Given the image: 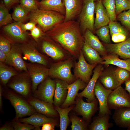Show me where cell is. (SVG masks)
<instances>
[{
	"mask_svg": "<svg viewBox=\"0 0 130 130\" xmlns=\"http://www.w3.org/2000/svg\"><path fill=\"white\" fill-rule=\"evenodd\" d=\"M109 26H102L96 31L95 32L100 39L105 43L110 44L111 40L109 34Z\"/></svg>",
	"mask_w": 130,
	"mask_h": 130,
	"instance_id": "cell-39",
	"label": "cell"
},
{
	"mask_svg": "<svg viewBox=\"0 0 130 130\" xmlns=\"http://www.w3.org/2000/svg\"><path fill=\"white\" fill-rule=\"evenodd\" d=\"M56 88L54 95L53 104L55 106L60 107L65 100L67 93L68 84L60 79L55 78Z\"/></svg>",
	"mask_w": 130,
	"mask_h": 130,
	"instance_id": "cell-25",
	"label": "cell"
},
{
	"mask_svg": "<svg viewBox=\"0 0 130 130\" xmlns=\"http://www.w3.org/2000/svg\"><path fill=\"white\" fill-rule=\"evenodd\" d=\"M5 63L18 70L24 71L28 72L26 64L22 58L20 46L13 45L12 46Z\"/></svg>",
	"mask_w": 130,
	"mask_h": 130,
	"instance_id": "cell-14",
	"label": "cell"
},
{
	"mask_svg": "<svg viewBox=\"0 0 130 130\" xmlns=\"http://www.w3.org/2000/svg\"><path fill=\"white\" fill-rule=\"evenodd\" d=\"M20 122L33 126L36 129L40 130L39 127L47 123H56L53 119L40 113H34L27 118L19 119Z\"/></svg>",
	"mask_w": 130,
	"mask_h": 130,
	"instance_id": "cell-27",
	"label": "cell"
},
{
	"mask_svg": "<svg viewBox=\"0 0 130 130\" xmlns=\"http://www.w3.org/2000/svg\"><path fill=\"white\" fill-rule=\"evenodd\" d=\"M102 2L108 14L110 21H115L116 16L115 0H103Z\"/></svg>",
	"mask_w": 130,
	"mask_h": 130,
	"instance_id": "cell-38",
	"label": "cell"
},
{
	"mask_svg": "<svg viewBox=\"0 0 130 130\" xmlns=\"http://www.w3.org/2000/svg\"><path fill=\"white\" fill-rule=\"evenodd\" d=\"M13 126L15 130H30L35 128L32 125L24 123H21L17 121L14 122Z\"/></svg>",
	"mask_w": 130,
	"mask_h": 130,
	"instance_id": "cell-45",
	"label": "cell"
},
{
	"mask_svg": "<svg viewBox=\"0 0 130 130\" xmlns=\"http://www.w3.org/2000/svg\"><path fill=\"white\" fill-rule=\"evenodd\" d=\"M127 130H130V128H128L127 129Z\"/></svg>",
	"mask_w": 130,
	"mask_h": 130,
	"instance_id": "cell-57",
	"label": "cell"
},
{
	"mask_svg": "<svg viewBox=\"0 0 130 130\" xmlns=\"http://www.w3.org/2000/svg\"><path fill=\"white\" fill-rule=\"evenodd\" d=\"M0 130H14L13 126L6 124L4 125L0 128Z\"/></svg>",
	"mask_w": 130,
	"mask_h": 130,
	"instance_id": "cell-53",
	"label": "cell"
},
{
	"mask_svg": "<svg viewBox=\"0 0 130 130\" xmlns=\"http://www.w3.org/2000/svg\"><path fill=\"white\" fill-rule=\"evenodd\" d=\"M95 0H83V7L79 15L81 31L84 32L87 29L94 32Z\"/></svg>",
	"mask_w": 130,
	"mask_h": 130,
	"instance_id": "cell-5",
	"label": "cell"
},
{
	"mask_svg": "<svg viewBox=\"0 0 130 130\" xmlns=\"http://www.w3.org/2000/svg\"><path fill=\"white\" fill-rule=\"evenodd\" d=\"M37 24L35 22L30 21L29 22L26 23H22L21 26L23 30L25 31L31 30L36 26Z\"/></svg>",
	"mask_w": 130,
	"mask_h": 130,
	"instance_id": "cell-48",
	"label": "cell"
},
{
	"mask_svg": "<svg viewBox=\"0 0 130 130\" xmlns=\"http://www.w3.org/2000/svg\"><path fill=\"white\" fill-rule=\"evenodd\" d=\"M4 62H0V78L4 85H6L12 77L17 75L14 70L6 65Z\"/></svg>",
	"mask_w": 130,
	"mask_h": 130,
	"instance_id": "cell-33",
	"label": "cell"
},
{
	"mask_svg": "<svg viewBox=\"0 0 130 130\" xmlns=\"http://www.w3.org/2000/svg\"><path fill=\"white\" fill-rule=\"evenodd\" d=\"M128 17L127 25L126 27L128 30L130 31V9L128 11Z\"/></svg>",
	"mask_w": 130,
	"mask_h": 130,
	"instance_id": "cell-54",
	"label": "cell"
},
{
	"mask_svg": "<svg viewBox=\"0 0 130 130\" xmlns=\"http://www.w3.org/2000/svg\"><path fill=\"white\" fill-rule=\"evenodd\" d=\"M8 10L1 0L0 4V27L11 23L13 19Z\"/></svg>",
	"mask_w": 130,
	"mask_h": 130,
	"instance_id": "cell-35",
	"label": "cell"
},
{
	"mask_svg": "<svg viewBox=\"0 0 130 130\" xmlns=\"http://www.w3.org/2000/svg\"><path fill=\"white\" fill-rule=\"evenodd\" d=\"M110 115L107 114L102 117L98 116L94 118L92 123L88 127L91 130H107L113 126L109 121Z\"/></svg>",
	"mask_w": 130,
	"mask_h": 130,
	"instance_id": "cell-31",
	"label": "cell"
},
{
	"mask_svg": "<svg viewBox=\"0 0 130 130\" xmlns=\"http://www.w3.org/2000/svg\"><path fill=\"white\" fill-rule=\"evenodd\" d=\"M108 26L111 36L114 34H122L129 37L130 34L128 31L119 23L115 21H110Z\"/></svg>",
	"mask_w": 130,
	"mask_h": 130,
	"instance_id": "cell-37",
	"label": "cell"
},
{
	"mask_svg": "<svg viewBox=\"0 0 130 130\" xmlns=\"http://www.w3.org/2000/svg\"><path fill=\"white\" fill-rule=\"evenodd\" d=\"M22 23L15 21L5 26L3 31L11 42L23 44L27 42L29 33L24 30L21 26Z\"/></svg>",
	"mask_w": 130,
	"mask_h": 130,
	"instance_id": "cell-11",
	"label": "cell"
},
{
	"mask_svg": "<svg viewBox=\"0 0 130 130\" xmlns=\"http://www.w3.org/2000/svg\"><path fill=\"white\" fill-rule=\"evenodd\" d=\"M12 46L11 42L7 38L0 36V51L7 54L10 51Z\"/></svg>",
	"mask_w": 130,
	"mask_h": 130,
	"instance_id": "cell-43",
	"label": "cell"
},
{
	"mask_svg": "<svg viewBox=\"0 0 130 130\" xmlns=\"http://www.w3.org/2000/svg\"><path fill=\"white\" fill-rule=\"evenodd\" d=\"M7 98L10 101L16 112L15 119L34 113V108L29 104L15 94L8 92L6 94Z\"/></svg>",
	"mask_w": 130,
	"mask_h": 130,
	"instance_id": "cell-8",
	"label": "cell"
},
{
	"mask_svg": "<svg viewBox=\"0 0 130 130\" xmlns=\"http://www.w3.org/2000/svg\"><path fill=\"white\" fill-rule=\"evenodd\" d=\"M111 36L112 40L116 43L122 42L128 38L126 36L122 34H114Z\"/></svg>",
	"mask_w": 130,
	"mask_h": 130,
	"instance_id": "cell-47",
	"label": "cell"
},
{
	"mask_svg": "<svg viewBox=\"0 0 130 130\" xmlns=\"http://www.w3.org/2000/svg\"><path fill=\"white\" fill-rule=\"evenodd\" d=\"M78 59V62L75 61L73 67L74 75L77 79L79 78L87 84L91 79L93 70L98 64L88 63L82 50Z\"/></svg>",
	"mask_w": 130,
	"mask_h": 130,
	"instance_id": "cell-7",
	"label": "cell"
},
{
	"mask_svg": "<svg viewBox=\"0 0 130 130\" xmlns=\"http://www.w3.org/2000/svg\"><path fill=\"white\" fill-rule=\"evenodd\" d=\"M29 20L34 21L44 32L64 22L65 15L55 11L38 9L29 13Z\"/></svg>",
	"mask_w": 130,
	"mask_h": 130,
	"instance_id": "cell-2",
	"label": "cell"
},
{
	"mask_svg": "<svg viewBox=\"0 0 130 130\" xmlns=\"http://www.w3.org/2000/svg\"><path fill=\"white\" fill-rule=\"evenodd\" d=\"M45 33L38 25L36 26L30 31L29 35L31 36L36 42L38 41L40 39L44 36Z\"/></svg>",
	"mask_w": 130,
	"mask_h": 130,
	"instance_id": "cell-44",
	"label": "cell"
},
{
	"mask_svg": "<svg viewBox=\"0 0 130 130\" xmlns=\"http://www.w3.org/2000/svg\"><path fill=\"white\" fill-rule=\"evenodd\" d=\"M115 69L110 67L104 69L98 79L105 88L112 90L121 85L116 78Z\"/></svg>",
	"mask_w": 130,
	"mask_h": 130,
	"instance_id": "cell-19",
	"label": "cell"
},
{
	"mask_svg": "<svg viewBox=\"0 0 130 130\" xmlns=\"http://www.w3.org/2000/svg\"><path fill=\"white\" fill-rule=\"evenodd\" d=\"M128 14V11H124L123 12L119 14L117 17V20L125 27L127 25Z\"/></svg>",
	"mask_w": 130,
	"mask_h": 130,
	"instance_id": "cell-46",
	"label": "cell"
},
{
	"mask_svg": "<svg viewBox=\"0 0 130 130\" xmlns=\"http://www.w3.org/2000/svg\"><path fill=\"white\" fill-rule=\"evenodd\" d=\"M72 125V130H86L88 129L87 122L83 119L78 117L75 114L71 116L70 118Z\"/></svg>",
	"mask_w": 130,
	"mask_h": 130,
	"instance_id": "cell-36",
	"label": "cell"
},
{
	"mask_svg": "<svg viewBox=\"0 0 130 130\" xmlns=\"http://www.w3.org/2000/svg\"><path fill=\"white\" fill-rule=\"evenodd\" d=\"M108 54L119 56L124 59H130V36L125 41L115 44H103Z\"/></svg>",
	"mask_w": 130,
	"mask_h": 130,
	"instance_id": "cell-17",
	"label": "cell"
},
{
	"mask_svg": "<svg viewBox=\"0 0 130 130\" xmlns=\"http://www.w3.org/2000/svg\"><path fill=\"white\" fill-rule=\"evenodd\" d=\"M56 123H47L42 125V130H54Z\"/></svg>",
	"mask_w": 130,
	"mask_h": 130,
	"instance_id": "cell-50",
	"label": "cell"
},
{
	"mask_svg": "<svg viewBox=\"0 0 130 130\" xmlns=\"http://www.w3.org/2000/svg\"><path fill=\"white\" fill-rule=\"evenodd\" d=\"M6 7L10 9L14 4L20 3V0H3Z\"/></svg>",
	"mask_w": 130,
	"mask_h": 130,
	"instance_id": "cell-49",
	"label": "cell"
},
{
	"mask_svg": "<svg viewBox=\"0 0 130 130\" xmlns=\"http://www.w3.org/2000/svg\"><path fill=\"white\" fill-rule=\"evenodd\" d=\"M118 57L115 54H108L106 56L102 57L104 61L101 64L106 65L109 64L114 65L125 69L130 72V59L122 60Z\"/></svg>",
	"mask_w": 130,
	"mask_h": 130,
	"instance_id": "cell-30",
	"label": "cell"
},
{
	"mask_svg": "<svg viewBox=\"0 0 130 130\" xmlns=\"http://www.w3.org/2000/svg\"><path fill=\"white\" fill-rule=\"evenodd\" d=\"M27 75L18 76L10 83L9 87L18 93L24 96L28 94L30 90V83Z\"/></svg>",
	"mask_w": 130,
	"mask_h": 130,
	"instance_id": "cell-22",
	"label": "cell"
},
{
	"mask_svg": "<svg viewBox=\"0 0 130 130\" xmlns=\"http://www.w3.org/2000/svg\"><path fill=\"white\" fill-rule=\"evenodd\" d=\"M107 104L110 110H115L124 107H130V96L120 85L110 94Z\"/></svg>",
	"mask_w": 130,
	"mask_h": 130,
	"instance_id": "cell-6",
	"label": "cell"
},
{
	"mask_svg": "<svg viewBox=\"0 0 130 130\" xmlns=\"http://www.w3.org/2000/svg\"><path fill=\"white\" fill-rule=\"evenodd\" d=\"M102 0H95V1H102Z\"/></svg>",
	"mask_w": 130,
	"mask_h": 130,
	"instance_id": "cell-56",
	"label": "cell"
},
{
	"mask_svg": "<svg viewBox=\"0 0 130 130\" xmlns=\"http://www.w3.org/2000/svg\"><path fill=\"white\" fill-rule=\"evenodd\" d=\"M7 54L4 52L0 51V61L2 62H5L7 57Z\"/></svg>",
	"mask_w": 130,
	"mask_h": 130,
	"instance_id": "cell-51",
	"label": "cell"
},
{
	"mask_svg": "<svg viewBox=\"0 0 130 130\" xmlns=\"http://www.w3.org/2000/svg\"><path fill=\"white\" fill-rule=\"evenodd\" d=\"M82 51L85 60L89 64H101L104 61L98 52L84 42Z\"/></svg>",
	"mask_w": 130,
	"mask_h": 130,
	"instance_id": "cell-29",
	"label": "cell"
},
{
	"mask_svg": "<svg viewBox=\"0 0 130 130\" xmlns=\"http://www.w3.org/2000/svg\"><path fill=\"white\" fill-rule=\"evenodd\" d=\"M129 0L130 1V0Z\"/></svg>",
	"mask_w": 130,
	"mask_h": 130,
	"instance_id": "cell-58",
	"label": "cell"
},
{
	"mask_svg": "<svg viewBox=\"0 0 130 130\" xmlns=\"http://www.w3.org/2000/svg\"><path fill=\"white\" fill-rule=\"evenodd\" d=\"M75 59L72 57L65 60L52 64L49 68V76L62 80L68 84L73 83L77 79L71 72Z\"/></svg>",
	"mask_w": 130,
	"mask_h": 130,
	"instance_id": "cell-3",
	"label": "cell"
},
{
	"mask_svg": "<svg viewBox=\"0 0 130 130\" xmlns=\"http://www.w3.org/2000/svg\"><path fill=\"white\" fill-rule=\"evenodd\" d=\"M113 90L105 88L98 80L94 89V94L98 99L99 105L98 116L102 117L107 114L111 115V113L108 105V97Z\"/></svg>",
	"mask_w": 130,
	"mask_h": 130,
	"instance_id": "cell-13",
	"label": "cell"
},
{
	"mask_svg": "<svg viewBox=\"0 0 130 130\" xmlns=\"http://www.w3.org/2000/svg\"><path fill=\"white\" fill-rule=\"evenodd\" d=\"M95 12L96 17L94 26V29H98L109 24L110 21V18L102 1H98L95 3Z\"/></svg>",
	"mask_w": 130,
	"mask_h": 130,
	"instance_id": "cell-23",
	"label": "cell"
},
{
	"mask_svg": "<svg viewBox=\"0 0 130 130\" xmlns=\"http://www.w3.org/2000/svg\"><path fill=\"white\" fill-rule=\"evenodd\" d=\"M38 1L37 0H20V5L29 13L39 9Z\"/></svg>",
	"mask_w": 130,
	"mask_h": 130,
	"instance_id": "cell-41",
	"label": "cell"
},
{
	"mask_svg": "<svg viewBox=\"0 0 130 130\" xmlns=\"http://www.w3.org/2000/svg\"><path fill=\"white\" fill-rule=\"evenodd\" d=\"M74 107L73 106H72L69 107L62 108L55 106V108L59 114L60 117L59 126L61 130H66L70 120L68 116V113Z\"/></svg>",
	"mask_w": 130,
	"mask_h": 130,
	"instance_id": "cell-32",
	"label": "cell"
},
{
	"mask_svg": "<svg viewBox=\"0 0 130 130\" xmlns=\"http://www.w3.org/2000/svg\"><path fill=\"white\" fill-rule=\"evenodd\" d=\"M83 37L84 42L98 52L102 57L108 55L104 46L91 31L87 30L84 32Z\"/></svg>",
	"mask_w": 130,
	"mask_h": 130,
	"instance_id": "cell-26",
	"label": "cell"
},
{
	"mask_svg": "<svg viewBox=\"0 0 130 130\" xmlns=\"http://www.w3.org/2000/svg\"><path fill=\"white\" fill-rule=\"evenodd\" d=\"M102 65L98 64L95 67L93 71V73L92 78L83 90L78 93V97H85L87 98V101L89 102L92 101L96 98L94 94V89L99 76L104 69Z\"/></svg>",
	"mask_w": 130,
	"mask_h": 130,
	"instance_id": "cell-16",
	"label": "cell"
},
{
	"mask_svg": "<svg viewBox=\"0 0 130 130\" xmlns=\"http://www.w3.org/2000/svg\"><path fill=\"white\" fill-rule=\"evenodd\" d=\"M40 9L57 12L65 15V7L62 0H41L38 1Z\"/></svg>",
	"mask_w": 130,
	"mask_h": 130,
	"instance_id": "cell-28",
	"label": "cell"
},
{
	"mask_svg": "<svg viewBox=\"0 0 130 130\" xmlns=\"http://www.w3.org/2000/svg\"><path fill=\"white\" fill-rule=\"evenodd\" d=\"M23 59L32 63L40 64L47 66L50 63L48 58L39 52L34 46L31 43L22 44L20 46Z\"/></svg>",
	"mask_w": 130,
	"mask_h": 130,
	"instance_id": "cell-9",
	"label": "cell"
},
{
	"mask_svg": "<svg viewBox=\"0 0 130 130\" xmlns=\"http://www.w3.org/2000/svg\"><path fill=\"white\" fill-rule=\"evenodd\" d=\"M44 36L59 44L75 59H78L84 42L79 20L64 21L45 33Z\"/></svg>",
	"mask_w": 130,
	"mask_h": 130,
	"instance_id": "cell-1",
	"label": "cell"
},
{
	"mask_svg": "<svg viewBox=\"0 0 130 130\" xmlns=\"http://www.w3.org/2000/svg\"><path fill=\"white\" fill-rule=\"evenodd\" d=\"M112 118L115 124L119 127L130 128V107L115 110Z\"/></svg>",
	"mask_w": 130,
	"mask_h": 130,
	"instance_id": "cell-24",
	"label": "cell"
},
{
	"mask_svg": "<svg viewBox=\"0 0 130 130\" xmlns=\"http://www.w3.org/2000/svg\"><path fill=\"white\" fill-rule=\"evenodd\" d=\"M29 13L19 5L14 8L12 17L15 21L24 23L29 19Z\"/></svg>",
	"mask_w": 130,
	"mask_h": 130,
	"instance_id": "cell-34",
	"label": "cell"
},
{
	"mask_svg": "<svg viewBox=\"0 0 130 130\" xmlns=\"http://www.w3.org/2000/svg\"><path fill=\"white\" fill-rule=\"evenodd\" d=\"M56 88V83L55 79H51L48 76L40 83L37 93L41 100L53 104Z\"/></svg>",
	"mask_w": 130,
	"mask_h": 130,
	"instance_id": "cell-15",
	"label": "cell"
},
{
	"mask_svg": "<svg viewBox=\"0 0 130 130\" xmlns=\"http://www.w3.org/2000/svg\"><path fill=\"white\" fill-rule=\"evenodd\" d=\"M28 73L32 83V88L34 91L39 84L49 76V68L47 66L36 63H26Z\"/></svg>",
	"mask_w": 130,
	"mask_h": 130,
	"instance_id": "cell-10",
	"label": "cell"
},
{
	"mask_svg": "<svg viewBox=\"0 0 130 130\" xmlns=\"http://www.w3.org/2000/svg\"><path fill=\"white\" fill-rule=\"evenodd\" d=\"M41 38L42 51L55 62L64 60L72 57L60 45L53 40L45 36Z\"/></svg>",
	"mask_w": 130,
	"mask_h": 130,
	"instance_id": "cell-4",
	"label": "cell"
},
{
	"mask_svg": "<svg viewBox=\"0 0 130 130\" xmlns=\"http://www.w3.org/2000/svg\"><path fill=\"white\" fill-rule=\"evenodd\" d=\"M82 98L78 97L76 101L75 110L78 114L82 117L86 122L89 123L92 117L98 110H99V107H98L99 102L96 98L91 102H86L83 101Z\"/></svg>",
	"mask_w": 130,
	"mask_h": 130,
	"instance_id": "cell-12",
	"label": "cell"
},
{
	"mask_svg": "<svg viewBox=\"0 0 130 130\" xmlns=\"http://www.w3.org/2000/svg\"><path fill=\"white\" fill-rule=\"evenodd\" d=\"M115 10L116 14L130 9V1L129 0H115Z\"/></svg>",
	"mask_w": 130,
	"mask_h": 130,
	"instance_id": "cell-42",
	"label": "cell"
},
{
	"mask_svg": "<svg viewBox=\"0 0 130 130\" xmlns=\"http://www.w3.org/2000/svg\"><path fill=\"white\" fill-rule=\"evenodd\" d=\"M2 89L1 86L0 87V108L2 106Z\"/></svg>",
	"mask_w": 130,
	"mask_h": 130,
	"instance_id": "cell-55",
	"label": "cell"
},
{
	"mask_svg": "<svg viewBox=\"0 0 130 130\" xmlns=\"http://www.w3.org/2000/svg\"><path fill=\"white\" fill-rule=\"evenodd\" d=\"M28 103L39 113L48 117H56L58 115V113L53 104L34 98L29 99Z\"/></svg>",
	"mask_w": 130,
	"mask_h": 130,
	"instance_id": "cell-21",
	"label": "cell"
},
{
	"mask_svg": "<svg viewBox=\"0 0 130 130\" xmlns=\"http://www.w3.org/2000/svg\"><path fill=\"white\" fill-rule=\"evenodd\" d=\"M87 84L79 78L77 79L74 82L68 84L67 86V93L66 99L61 106V108H65L76 103L75 99L77 96L79 90H84Z\"/></svg>",
	"mask_w": 130,
	"mask_h": 130,
	"instance_id": "cell-18",
	"label": "cell"
},
{
	"mask_svg": "<svg viewBox=\"0 0 130 130\" xmlns=\"http://www.w3.org/2000/svg\"><path fill=\"white\" fill-rule=\"evenodd\" d=\"M115 72L116 78L121 84L130 79V72L125 69L117 67L115 68Z\"/></svg>",
	"mask_w": 130,
	"mask_h": 130,
	"instance_id": "cell-40",
	"label": "cell"
},
{
	"mask_svg": "<svg viewBox=\"0 0 130 130\" xmlns=\"http://www.w3.org/2000/svg\"><path fill=\"white\" fill-rule=\"evenodd\" d=\"M125 87V89L127 91L130 96V79L124 82Z\"/></svg>",
	"mask_w": 130,
	"mask_h": 130,
	"instance_id": "cell-52",
	"label": "cell"
},
{
	"mask_svg": "<svg viewBox=\"0 0 130 130\" xmlns=\"http://www.w3.org/2000/svg\"><path fill=\"white\" fill-rule=\"evenodd\" d=\"M66 11L64 21L74 20L79 16L82 10L83 0H63Z\"/></svg>",
	"mask_w": 130,
	"mask_h": 130,
	"instance_id": "cell-20",
	"label": "cell"
}]
</instances>
